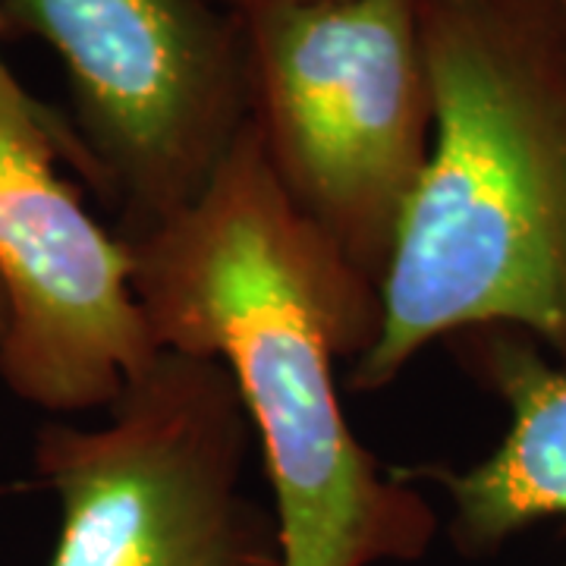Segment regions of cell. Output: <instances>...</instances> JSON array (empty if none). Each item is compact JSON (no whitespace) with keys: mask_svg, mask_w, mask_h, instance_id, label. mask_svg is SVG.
Returning a JSON list of instances; mask_svg holds the SVG:
<instances>
[{"mask_svg":"<svg viewBox=\"0 0 566 566\" xmlns=\"http://www.w3.org/2000/svg\"><path fill=\"white\" fill-rule=\"evenodd\" d=\"M554 3H557V10H560V17H564L566 22V0H554Z\"/></svg>","mask_w":566,"mask_h":566,"instance_id":"obj_13","label":"cell"},{"mask_svg":"<svg viewBox=\"0 0 566 566\" xmlns=\"http://www.w3.org/2000/svg\"><path fill=\"white\" fill-rule=\"evenodd\" d=\"M0 114L10 117V120L22 123L25 129H32L35 136L48 142L61 164H66L73 174H80L82 180L88 182L98 196H102V174L92 161V151L85 148L80 129L73 123L61 117L54 107H48L44 102H39L25 85H22L13 70L7 63L0 61Z\"/></svg>","mask_w":566,"mask_h":566,"instance_id":"obj_8","label":"cell"},{"mask_svg":"<svg viewBox=\"0 0 566 566\" xmlns=\"http://www.w3.org/2000/svg\"><path fill=\"white\" fill-rule=\"evenodd\" d=\"M252 428L221 363L158 349L102 424L44 422L35 482L61 506L51 566H281L245 491Z\"/></svg>","mask_w":566,"mask_h":566,"instance_id":"obj_4","label":"cell"},{"mask_svg":"<svg viewBox=\"0 0 566 566\" xmlns=\"http://www.w3.org/2000/svg\"><path fill=\"white\" fill-rule=\"evenodd\" d=\"M3 327H7V300H3V290H0V337H3Z\"/></svg>","mask_w":566,"mask_h":566,"instance_id":"obj_11","label":"cell"},{"mask_svg":"<svg viewBox=\"0 0 566 566\" xmlns=\"http://www.w3.org/2000/svg\"><path fill=\"white\" fill-rule=\"evenodd\" d=\"M450 344L506 406L504 438L469 469H397L409 482L444 488L453 545L465 557H485L542 520H566V368L510 327L463 331Z\"/></svg>","mask_w":566,"mask_h":566,"instance_id":"obj_7","label":"cell"},{"mask_svg":"<svg viewBox=\"0 0 566 566\" xmlns=\"http://www.w3.org/2000/svg\"><path fill=\"white\" fill-rule=\"evenodd\" d=\"M237 13L264 158L381 293L434 136L419 0H259Z\"/></svg>","mask_w":566,"mask_h":566,"instance_id":"obj_3","label":"cell"},{"mask_svg":"<svg viewBox=\"0 0 566 566\" xmlns=\"http://www.w3.org/2000/svg\"><path fill=\"white\" fill-rule=\"evenodd\" d=\"M57 151L0 114V381L51 416L104 412L155 359L120 233L88 214Z\"/></svg>","mask_w":566,"mask_h":566,"instance_id":"obj_6","label":"cell"},{"mask_svg":"<svg viewBox=\"0 0 566 566\" xmlns=\"http://www.w3.org/2000/svg\"><path fill=\"white\" fill-rule=\"evenodd\" d=\"M434 136L381 283V331L349 368L381 390L475 327L566 368V22L554 0H419Z\"/></svg>","mask_w":566,"mask_h":566,"instance_id":"obj_2","label":"cell"},{"mask_svg":"<svg viewBox=\"0 0 566 566\" xmlns=\"http://www.w3.org/2000/svg\"><path fill=\"white\" fill-rule=\"evenodd\" d=\"M123 243L155 346L221 363L240 394L281 566L422 560L438 513L356 438L340 397V365L378 340L381 293L293 208L252 120L199 202Z\"/></svg>","mask_w":566,"mask_h":566,"instance_id":"obj_1","label":"cell"},{"mask_svg":"<svg viewBox=\"0 0 566 566\" xmlns=\"http://www.w3.org/2000/svg\"><path fill=\"white\" fill-rule=\"evenodd\" d=\"M0 25L57 51L120 240L202 199L252 107L240 13L211 0H0Z\"/></svg>","mask_w":566,"mask_h":566,"instance_id":"obj_5","label":"cell"},{"mask_svg":"<svg viewBox=\"0 0 566 566\" xmlns=\"http://www.w3.org/2000/svg\"><path fill=\"white\" fill-rule=\"evenodd\" d=\"M252 3H259V0H245L243 7H252ZM290 3H324V0H290ZM243 7H240V10H243Z\"/></svg>","mask_w":566,"mask_h":566,"instance_id":"obj_12","label":"cell"},{"mask_svg":"<svg viewBox=\"0 0 566 566\" xmlns=\"http://www.w3.org/2000/svg\"><path fill=\"white\" fill-rule=\"evenodd\" d=\"M211 3H218V7H227V10H233V13H237V10L243 7L245 0H211Z\"/></svg>","mask_w":566,"mask_h":566,"instance_id":"obj_10","label":"cell"},{"mask_svg":"<svg viewBox=\"0 0 566 566\" xmlns=\"http://www.w3.org/2000/svg\"><path fill=\"white\" fill-rule=\"evenodd\" d=\"M22 485H10V482H0V501L10 497V494H20Z\"/></svg>","mask_w":566,"mask_h":566,"instance_id":"obj_9","label":"cell"}]
</instances>
